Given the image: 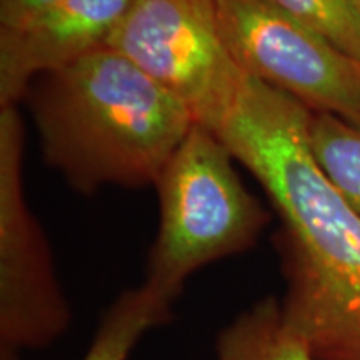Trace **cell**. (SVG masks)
Wrapping results in <instances>:
<instances>
[{
    "label": "cell",
    "instance_id": "obj_7",
    "mask_svg": "<svg viewBox=\"0 0 360 360\" xmlns=\"http://www.w3.org/2000/svg\"><path fill=\"white\" fill-rule=\"evenodd\" d=\"M132 0H58L0 29V107H17L37 77L107 47Z\"/></svg>",
    "mask_w": 360,
    "mask_h": 360
},
{
    "label": "cell",
    "instance_id": "obj_4",
    "mask_svg": "<svg viewBox=\"0 0 360 360\" xmlns=\"http://www.w3.org/2000/svg\"><path fill=\"white\" fill-rule=\"evenodd\" d=\"M107 47L214 132L232 114L247 79L220 34L215 0H132Z\"/></svg>",
    "mask_w": 360,
    "mask_h": 360
},
{
    "label": "cell",
    "instance_id": "obj_3",
    "mask_svg": "<svg viewBox=\"0 0 360 360\" xmlns=\"http://www.w3.org/2000/svg\"><path fill=\"white\" fill-rule=\"evenodd\" d=\"M217 132L193 124L155 180L160 222L142 287L164 302L192 274L252 249L270 214L247 191Z\"/></svg>",
    "mask_w": 360,
    "mask_h": 360
},
{
    "label": "cell",
    "instance_id": "obj_10",
    "mask_svg": "<svg viewBox=\"0 0 360 360\" xmlns=\"http://www.w3.org/2000/svg\"><path fill=\"white\" fill-rule=\"evenodd\" d=\"M309 146L332 186L360 214V125L332 114L312 112Z\"/></svg>",
    "mask_w": 360,
    "mask_h": 360
},
{
    "label": "cell",
    "instance_id": "obj_12",
    "mask_svg": "<svg viewBox=\"0 0 360 360\" xmlns=\"http://www.w3.org/2000/svg\"><path fill=\"white\" fill-rule=\"evenodd\" d=\"M58 0H0V29L25 24Z\"/></svg>",
    "mask_w": 360,
    "mask_h": 360
},
{
    "label": "cell",
    "instance_id": "obj_6",
    "mask_svg": "<svg viewBox=\"0 0 360 360\" xmlns=\"http://www.w3.org/2000/svg\"><path fill=\"white\" fill-rule=\"evenodd\" d=\"M220 34L247 77L360 125V62L272 0H215Z\"/></svg>",
    "mask_w": 360,
    "mask_h": 360
},
{
    "label": "cell",
    "instance_id": "obj_1",
    "mask_svg": "<svg viewBox=\"0 0 360 360\" xmlns=\"http://www.w3.org/2000/svg\"><path fill=\"white\" fill-rule=\"evenodd\" d=\"M310 114L294 97L247 77L217 134L278 219L274 245L287 326L314 360H360V214L315 162Z\"/></svg>",
    "mask_w": 360,
    "mask_h": 360
},
{
    "label": "cell",
    "instance_id": "obj_8",
    "mask_svg": "<svg viewBox=\"0 0 360 360\" xmlns=\"http://www.w3.org/2000/svg\"><path fill=\"white\" fill-rule=\"evenodd\" d=\"M215 360H314L305 342L287 326L281 299L264 297L219 332Z\"/></svg>",
    "mask_w": 360,
    "mask_h": 360
},
{
    "label": "cell",
    "instance_id": "obj_9",
    "mask_svg": "<svg viewBox=\"0 0 360 360\" xmlns=\"http://www.w3.org/2000/svg\"><path fill=\"white\" fill-rule=\"evenodd\" d=\"M172 319V304L146 287L124 290L109 305L82 360H129L139 340Z\"/></svg>",
    "mask_w": 360,
    "mask_h": 360
},
{
    "label": "cell",
    "instance_id": "obj_11",
    "mask_svg": "<svg viewBox=\"0 0 360 360\" xmlns=\"http://www.w3.org/2000/svg\"><path fill=\"white\" fill-rule=\"evenodd\" d=\"M339 51L360 62V11L352 0H272Z\"/></svg>",
    "mask_w": 360,
    "mask_h": 360
},
{
    "label": "cell",
    "instance_id": "obj_5",
    "mask_svg": "<svg viewBox=\"0 0 360 360\" xmlns=\"http://www.w3.org/2000/svg\"><path fill=\"white\" fill-rule=\"evenodd\" d=\"M24 124L0 107V360L51 347L70 326L51 245L24 193Z\"/></svg>",
    "mask_w": 360,
    "mask_h": 360
},
{
    "label": "cell",
    "instance_id": "obj_13",
    "mask_svg": "<svg viewBox=\"0 0 360 360\" xmlns=\"http://www.w3.org/2000/svg\"><path fill=\"white\" fill-rule=\"evenodd\" d=\"M352 2L355 4V6H357V8L360 11V0H352Z\"/></svg>",
    "mask_w": 360,
    "mask_h": 360
},
{
    "label": "cell",
    "instance_id": "obj_2",
    "mask_svg": "<svg viewBox=\"0 0 360 360\" xmlns=\"http://www.w3.org/2000/svg\"><path fill=\"white\" fill-rule=\"evenodd\" d=\"M25 98L45 162L85 195L154 186L195 124L177 97L109 47L40 75Z\"/></svg>",
    "mask_w": 360,
    "mask_h": 360
}]
</instances>
